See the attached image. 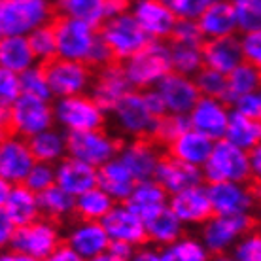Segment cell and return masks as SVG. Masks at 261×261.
Wrapping results in <instances>:
<instances>
[{"instance_id":"6da1fadb","label":"cell","mask_w":261,"mask_h":261,"mask_svg":"<svg viewBox=\"0 0 261 261\" xmlns=\"http://www.w3.org/2000/svg\"><path fill=\"white\" fill-rule=\"evenodd\" d=\"M2 130L23 138H33L55 125V110L51 100L31 95H21L10 108L0 110Z\"/></svg>"},{"instance_id":"7a4b0ae2","label":"cell","mask_w":261,"mask_h":261,"mask_svg":"<svg viewBox=\"0 0 261 261\" xmlns=\"http://www.w3.org/2000/svg\"><path fill=\"white\" fill-rule=\"evenodd\" d=\"M112 114L114 129L121 138H153L161 116H157L151 108L146 91H133L119 102Z\"/></svg>"},{"instance_id":"3957f363","label":"cell","mask_w":261,"mask_h":261,"mask_svg":"<svg viewBox=\"0 0 261 261\" xmlns=\"http://www.w3.org/2000/svg\"><path fill=\"white\" fill-rule=\"evenodd\" d=\"M57 13L53 0H0V34L29 36L51 23Z\"/></svg>"},{"instance_id":"277c9868","label":"cell","mask_w":261,"mask_h":261,"mask_svg":"<svg viewBox=\"0 0 261 261\" xmlns=\"http://www.w3.org/2000/svg\"><path fill=\"white\" fill-rule=\"evenodd\" d=\"M123 68L133 89H153L167 74L172 72L170 44L163 40H151L144 49L125 61Z\"/></svg>"},{"instance_id":"5b68a950","label":"cell","mask_w":261,"mask_h":261,"mask_svg":"<svg viewBox=\"0 0 261 261\" xmlns=\"http://www.w3.org/2000/svg\"><path fill=\"white\" fill-rule=\"evenodd\" d=\"M51 25L57 38V57L89 65L93 53L100 42L97 27L61 15V13H55Z\"/></svg>"},{"instance_id":"8992f818","label":"cell","mask_w":261,"mask_h":261,"mask_svg":"<svg viewBox=\"0 0 261 261\" xmlns=\"http://www.w3.org/2000/svg\"><path fill=\"white\" fill-rule=\"evenodd\" d=\"M98 34L108 46L114 61L118 63H125L151 42V38L130 12L108 17L98 27Z\"/></svg>"},{"instance_id":"52a82bcc","label":"cell","mask_w":261,"mask_h":261,"mask_svg":"<svg viewBox=\"0 0 261 261\" xmlns=\"http://www.w3.org/2000/svg\"><path fill=\"white\" fill-rule=\"evenodd\" d=\"M53 110H55L57 127H61L68 135L93 129H105L106 114H108L89 93L57 98L53 102Z\"/></svg>"},{"instance_id":"ba28073f","label":"cell","mask_w":261,"mask_h":261,"mask_svg":"<svg viewBox=\"0 0 261 261\" xmlns=\"http://www.w3.org/2000/svg\"><path fill=\"white\" fill-rule=\"evenodd\" d=\"M204 180L208 184L216 182H250V151L242 150L229 140H216L214 150L208 161L202 167Z\"/></svg>"},{"instance_id":"9c48e42d","label":"cell","mask_w":261,"mask_h":261,"mask_svg":"<svg viewBox=\"0 0 261 261\" xmlns=\"http://www.w3.org/2000/svg\"><path fill=\"white\" fill-rule=\"evenodd\" d=\"M63 242H65V235L61 233L59 223L40 216L38 220L15 229L10 248L42 261L47 255H51Z\"/></svg>"},{"instance_id":"30bf717a","label":"cell","mask_w":261,"mask_h":261,"mask_svg":"<svg viewBox=\"0 0 261 261\" xmlns=\"http://www.w3.org/2000/svg\"><path fill=\"white\" fill-rule=\"evenodd\" d=\"M257 227V220L254 214L239 216H220L214 214L208 222L201 227V241L210 250V254H227L235 248L248 231Z\"/></svg>"},{"instance_id":"8fae6325","label":"cell","mask_w":261,"mask_h":261,"mask_svg":"<svg viewBox=\"0 0 261 261\" xmlns=\"http://www.w3.org/2000/svg\"><path fill=\"white\" fill-rule=\"evenodd\" d=\"M121 137H116L106 129H93L68 135V155L100 169L108 161L116 159L121 151Z\"/></svg>"},{"instance_id":"7c38bea8","label":"cell","mask_w":261,"mask_h":261,"mask_svg":"<svg viewBox=\"0 0 261 261\" xmlns=\"http://www.w3.org/2000/svg\"><path fill=\"white\" fill-rule=\"evenodd\" d=\"M42 65L46 68L49 87H51V93L55 98L85 95L91 89L95 72L85 63L55 57V59L42 63Z\"/></svg>"},{"instance_id":"4fadbf2b","label":"cell","mask_w":261,"mask_h":261,"mask_svg":"<svg viewBox=\"0 0 261 261\" xmlns=\"http://www.w3.org/2000/svg\"><path fill=\"white\" fill-rule=\"evenodd\" d=\"M36 163L29 140L12 133L2 135L0 144V178L8 184H23Z\"/></svg>"},{"instance_id":"5bb4252c","label":"cell","mask_w":261,"mask_h":261,"mask_svg":"<svg viewBox=\"0 0 261 261\" xmlns=\"http://www.w3.org/2000/svg\"><path fill=\"white\" fill-rule=\"evenodd\" d=\"M206 188L214 214H254V210L257 208L254 186H250L248 182H216L208 184Z\"/></svg>"},{"instance_id":"9a60e30c","label":"cell","mask_w":261,"mask_h":261,"mask_svg":"<svg viewBox=\"0 0 261 261\" xmlns=\"http://www.w3.org/2000/svg\"><path fill=\"white\" fill-rule=\"evenodd\" d=\"M130 91L133 85L125 74L123 63H110L95 72L89 95L110 114Z\"/></svg>"},{"instance_id":"2e32d148","label":"cell","mask_w":261,"mask_h":261,"mask_svg":"<svg viewBox=\"0 0 261 261\" xmlns=\"http://www.w3.org/2000/svg\"><path fill=\"white\" fill-rule=\"evenodd\" d=\"M130 13L137 17L151 40H170L178 25V15L165 0H135Z\"/></svg>"},{"instance_id":"e0dca14e","label":"cell","mask_w":261,"mask_h":261,"mask_svg":"<svg viewBox=\"0 0 261 261\" xmlns=\"http://www.w3.org/2000/svg\"><path fill=\"white\" fill-rule=\"evenodd\" d=\"M231 114L233 110L227 100L216 97H201L193 106V110L188 114V118H190L191 129L206 135L212 140H222L227 133Z\"/></svg>"},{"instance_id":"ac0fdd59","label":"cell","mask_w":261,"mask_h":261,"mask_svg":"<svg viewBox=\"0 0 261 261\" xmlns=\"http://www.w3.org/2000/svg\"><path fill=\"white\" fill-rule=\"evenodd\" d=\"M119 159L123 161L138 182L151 180L165 157V148L153 138H133L121 146Z\"/></svg>"},{"instance_id":"d6986e66","label":"cell","mask_w":261,"mask_h":261,"mask_svg":"<svg viewBox=\"0 0 261 261\" xmlns=\"http://www.w3.org/2000/svg\"><path fill=\"white\" fill-rule=\"evenodd\" d=\"M65 244L70 246L82 259L89 261L110 250L112 239L102 222L76 220L65 233Z\"/></svg>"},{"instance_id":"ffe728a7","label":"cell","mask_w":261,"mask_h":261,"mask_svg":"<svg viewBox=\"0 0 261 261\" xmlns=\"http://www.w3.org/2000/svg\"><path fill=\"white\" fill-rule=\"evenodd\" d=\"M153 89L161 95L169 114L188 116L197 105V100L201 98V91L195 84V78L174 70L167 74Z\"/></svg>"},{"instance_id":"44dd1931","label":"cell","mask_w":261,"mask_h":261,"mask_svg":"<svg viewBox=\"0 0 261 261\" xmlns=\"http://www.w3.org/2000/svg\"><path fill=\"white\" fill-rule=\"evenodd\" d=\"M0 204L2 214L8 216L17 227L34 222L42 216L38 193H34L25 184H0Z\"/></svg>"},{"instance_id":"7402d4cb","label":"cell","mask_w":261,"mask_h":261,"mask_svg":"<svg viewBox=\"0 0 261 261\" xmlns=\"http://www.w3.org/2000/svg\"><path fill=\"white\" fill-rule=\"evenodd\" d=\"M102 223H105L112 242H125L135 248L148 244L146 222L135 210H130L125 202H118L110 210V214L102 220Z\"/></svg>"},{"instance_id":"603a6c76","label":"cell","mask_w":261,"mask_h":261,"mask_svg":"<svg viewBox=\"0 0 261 261\" xmlns=\"http://www.w3.org/2000/svg\"><path fill=\"white\" fill-rule=\"evenodd\" d=\"M169 206L182 220L184 225L202 227L214 216L208 188H204L202 184L201 186H193L190 190L180 191L176 195H170Z\"/></svg>"},{"instance_id":"cb8c5ba5","label":"cell","mask_w":261,"mask_h":261,"mask_svg":"<svg viewBox=\"0 0 261 261\" xmlns=\"http://www.w3.org/2000/svg\"><path fill=\"white\" fill-rule=\"evenodd\" d=\"M153 180L161 184L169 195H176V193L190 190L193 186H201L202 180H204V174H202L201 167L184 163V161L169 155L165 151V157L157 167Z\"/></svg>"},{"instance_id":"d4e9b609","label":"cell","mask_w":261,"mask_h":261,"mask_svg":"<svg viewBox=\"0 0 261 261\" xmlns=\"http://www.w3.org/2000/svg\"><path fill=\"white\" fill-rule=\"evenodd\" d=\"M55 172H57V186L74 197H80L82 193L98 186L97 167L72 155H66L63 161L55 165Z\"/></svg>"},{"instance_id":"484cf974","label":"cell","mask_w":261,"mask_h":261,"mask_svg":"<svg viewBox=\"0 0 261 261\" xmlns=\"http://www.w3.org/2000/svg\"><path fill=\"white\" fill-rule=\"evenodd\" d=\"M216 140H212L210 137L202 135L195 129L184 130L180 137H176L170 144H167L165 151L169 155L176 157L184 163L195 165V167H204V163L208 161L210 153L214 150Z\"/></svg>"},{"instance_id":"4316f807","label":"cell","mask_w":261,"mask_h":261,"mask_svg":"<svg viewBox=\"0 0 261 261\" xmlns=\"http://www.w3.org/2000/svg\"><path fill=\"white\" fill-rule=\"evenodd\" d=\"M202 55H204V66L227 76L229 72H233L244 61L241 36L233 34V36L206 40L202 46Z\"/></svg>"},{"instance_id":"83f0119b","label":"cell","mask_w":261,"mask_h":261,"mask_svg":"<svg viewBox=\"0 0 261 261\" xmlns=\"http://www.w3.org/2000/svg\"><path fill=\"white\" fill-rule=\"evenodd\" d=\"M199 27L206 40L233 36L239 31V21L231 0H216L199 17Z\"/></svg>"},{"instance_id":"f1b7e54d","label":"cell","mask_w":261,"mask_h":261,"mask_svg":"<svg viewBox=\"0 0 261 261\" xmlns=\"http://www.w3.org/2000/svg\"><path fill=\"white\" fill-rule=\"evenodd\" d=\"M170 195L163 190V186L157 180H142L137 184V188L133 190L130 197L125 201V204L130 210H135L144 222L150 220L151 216L161 212L163 208L169 206Z\"/></svg>"},{"instance_id":"f546056e","label":"cell","mask_w":261,"mask_h":261,"mask_svg":"<svg viewBox=\"0 0 261 261\" xmlns=\"http://www.w3.org/2000/svg\"><path fill=\"white\" fill-rule=\"evenodd\" d=\"M138 180L133 176L129 167L119 159H112L98 169V186L110 193L116 202H125L137 188Z\"/></svg>"},{"instance_id":"4dcf8cb0","label":"cell","mask_w":261,"mask_h":261,"mask_svg":"<svg viewBox=\"0 0 261 261\" xmlns=\"http://www.w3.org/2000/svg\"><path fill=\"white\" fill-rule=\"evenodd\" d=\"M29 144L36 161L42 163L57 165L68 155V133L55 125L38 133L36 137L29 138Z\"/></svg>"},{"instance_id":"1f68e13d","label":"cell","mask_w":261,"mask_h":261,"mask_svg":"<svg viewBox=\"0 0 261 261\" xmlns=\"http://www.w3.org/2000/svg\"><path fill=\"white\" fill-rule=\"evenodd\" d=\"M38 63L29 36H2L0 40V65L4 70L21 72L29 70Z\"/></svg>"},{"instance_id":"d6a6232c","label":"cell","mask_w":261,"mask_h":261,"mask_svg":"<svg viewBox=\"0 0 261 261\" xmlns=\"http://www.w3.org/2000/svg\"><path fill=\"white\" fill-rule=\"evenodd\" d=\"M184 229H186V225L170 210V206L157 212L155 216H151L150 220H146L148 242L153 246H167L170 242L178 241L180 237H184Z\"/></svg>"},{"instance_id":"836d02e7","label":"cell","mask_w":261,"mask_h":261,"mask_svg":"<svg viewBox=\"0 0 261 261\" xmlns=\"http://www.w3.org/2000/svg\"><path fill=\"white\" fill-rule=\"evenodd\" d=\"M261 91V70H257L254 65L242 61L233 72L227 74V91L225 100L233 106L239 98Z\"/></svg>"},{"instance_id":"e575fe53","label":"cell","mask_w":261,"mask_h":261,"mask_svg":"<svg viewBox=\"0 0 261 261\" xmlns=\"http://www.w3.org/2000/svg\"><path fill=\"white\" fill-rule=\"evenodd\" d=\"M225 140L242 150L252 151L255 146L261 144V119L250 118V116L233 110L227 133H225Z\"/></svg>"},{"instance_id":"d590c367","label":"cell","mask_w":261,"mask_h":261,"mask_svg":"<svg viewBox=\"0 0 261 261\" xmlns=\"http://www.w3.org/2000/svg\"><path fill=\"white\" fill-rule=\"evenodd\" d=\"M116 204L118 202L114 201V197L106 193L100 186H97V188L76 197V220L102 222Z\"/></svg>"},{"instance_id":"8d00e7d4","label":"cell","mask_w":261,"mask_h":261,"mask_svg":"<svg viewBox=\"0 0 261 261\" xmlns=\"http://www.w3.org/2000/svg\"><path fill=\"white\" fill-rule=\"evenodd\" d=\"M40 212L44 218H49L53 222H66L68 218L76 216V197L68 191L59 188L57 184L49 190L42 191L38 195Z\"/></svg>"},{"instance_id":"74e56055","label":"cell","mask_w":261,"mask_h":261,"mask_svg":"<svg viewBox=\"0 0 261 261\" xmlns=\"http://www.w3.org/2000/svg\"><path fill=\"white\" fill-rule=\"evenodd\" d=\"M57 13L85 21L93 27H100L108 19L105 0H55Z\"/></svg>"},{"instance_id":"f35d334b","label":"cell","mask_w":261,"mask_h":261,"mask_svg":"<svg viewBox=\"0 0 261 261\" xmlns=\"http://www.w3.org/2000/svg\"><path fill=\"white\" fill-rule=\"evenodd\" d=\"M161 261H210L212 254L204 246L201 237L184 235L178 241L159 248Z\"/></svg>"},{"instance_id":"ab89813d","label":"cell","mask_w":261,"mask_h":261,"mask_svg":"<svg viewBox=\"0 0 261 261\" xmlns=\"http://www.w3.org/2000/svg\"><path fill=\"white\" fill-rule=\"evenodd\" d=\"M170 44V59H172V70L186 74L195 78L197 74L204 68V55H202V46L195 44Z\"/></svg>"},{"instance_id":"60d3db41","label":"cell","mask_w":261,"mask_h":261,"mask_svg":"<svg viewBox=\"0 0 261 261\" xmlns=\"http://www.w3.org/2000/svg\"><path fill=\"white\" fill-rule=\"evenodd\" d=\"M19 78H21V87H23V95L46 98V100H51L53 98L49 80H47L46 68H44L42 63L31 66L29 70L21 72Z\"/></svg>"},{"instance_id":"b9f144b4","label":"cell","mask_w":261,"mask_h":261,"mask_svg":"<svg viewBox=\"0 0 261 261\" xmlns=\"http://www.w3.org/2000/svg\"><path fill=\"white\" fill-rule=\"evenodd\" d=\"M29 42H31V47L40 63H47L57 57V38H55L51 23L33 31L29 34Z\"/></svg>"},{"instance_id":"7bdbcfd3","label":"cell","mask_w":261,"mask_h":261,"mask_svg":"<svg viewBox=\"0 0 261 261\" xmlns=\"http://www.w3.org/2000/svg\"><path fill=\"white\" fill-rule=\"evenodd\" d=\"M195 84L201 91V97H216L225 100V91H227V76L222 72L204 66L195 76Z\"/></svg>"},{"instance_id":"ee69618b","label":"cell","mask_w":261,"mask_h":261,"mask_svg":"<svg viewBox=\"0 0 261 261\" xmlns=\"http://www.w3.org/2000/svg\"><path fill=\"white\" fill-rule=\"evenodd\" d=\"M239 21L241 33H252L261 29V0H231Z\"/></svg>"},{"instance_id":"f6af8a7d","label":"cell","mask_w":261,"mask_h":261,"mask_svg":"<svg viewBox=\"0 0 261 261\" xmlns=\"http://www.w3.org/2000/svg\"><path fill=\"white\" fill-rule=\"evenodd\" d=\"M190 125V118L188 116H180V114H165L163 118L159 119L157 125L155 137L153 140L159 142L163 148H167V144H170L176 137H180L184 130H188Z\"/></svg>"},{"instance_id":"bcb514c9","label":"cell","mask_w":261,"mask_h":261,"mask_svg":"<svg viewBox=\"0 0 261 261\" xmlns=\"http://www.w3.org/2000/svg\"><path fill=\"white\" fill-rule=\"evenodd\" d=\"M27 188H31L34 193H42V191L49 190L57 184V172H55V165L49 163H42V161H36L34 167L31 169L27 180L23 182Z\"/></svg>"},{"instance_id":"7dc6e473","label":"cell","mask_w":261,"mask_h":261,"mask_svg":"<svg viewBox=\"0 0 261 261\" xmlns=\"http://www.w3.org/2000/svg\"><path fill=\"white\" fill-rule=\"evenodd\" d=\"M237 261H261V227H254L231 250Z\"/></svg>"},{"instance_id":"c3c4849f","label":"cell","mask_w":261,"mask_h":261,"mask_svg":"<svg viewBox=\"0 0 261 261\" xmlns=\"http://www.w3.org/2000/svg\"><path fill=\"white\" fill-rule=\"evenodd\" d=\"M23 95L21 78L17 72L0 70V108H10V106Z\"/></svg>"},{"instance_id":"681fc988","label":"cell","mask_w":261,"mask_h":261,"mask_svg":"<svg viewBox=\"0 0 261 261\" xmlns=\"http://www.w3.org/2000/svg\"><path fill=\"white\" fill-rule=\"evenodd\" d=\"M169 42H176V44H195V46H202L206 38L202 34L201 27L197 21H188V19H180L178 21L176 29H174V34L170 36Z\"/></svg>"},{"instance_id":"f907efd6","label":"cell","mask_w":261,"mask_h":261,"mask_svg":"<svg viewBox=\"0 0 261 261\" xmlns=\"http://www.w3.org/2000/svg\"><path fill=\"white\" fill-rule=\"evenodd\" d=\"M212 2L216 0H172L170 6L178 15V19L199 21V17L208 10Z\"/></svg>"},{"instance_id":"816d5d0a","label":"cell","mask_w":261,"mask_h":261,"mask_svg":"<svg viewBox=\"0 0 261 261\" xmlns=\"http://www.w3.org/2000/svg\"><path fill=\"white\" fill-rule=\"evenodd\" d=\"M241 44L244 61L254 65L257 70H261V29L252 31V33H242Z\"/></svg>"},{"instance_id":"f5cc1de1","label":"cell","mask_w":261,"mask_h":261,"mask_svg":"<svg viewBox=\"0 0 261 261\" xmlns=\"http://www.w3.org/2000/svg\"><path fill=\"white\" fill-rule=\"evenodd\" d=\"M129 261H161V257H159V250H155L153 244L148 242L144 246H138L129 257Z\"/></svg>"},{"instance_id":"db71d44e","label":"cell","mask_w":261,"mask_h":261,"mask_svg":"<svg viewBox=\"0 0 261 261\" xmlns=\"http://www.w3.org/2000/svg\"><path fill=\"white\" fill-rule=\"evenodd\" d=\"M42 261H85V259H82L70 246H66L65 242H63L51 255H47L46 259H42Z\"/></svg>"},{"instance_id":"11a10c76","label":"cell","mask_w":261,"mask_h":261,"mask_svg":"<svg viewBox=\"0 0 261 261\" xmlns=\"http://www.w3.org/2000/svg\"><path fill=\"white\" fill-rule=\"evenodd\" d=\"M15 229H17V225L8 216H0V242H2V246H10V242L15 235Z\"/></svg>"},{"instance_id":"9f6ffc18","label":"cell","mask_w":261,"mask_h":261,"mask_svg":"<svg viewBox=\"0 0 261 261\" xmlns=\"http://www.w3.org/2000/svg\"><path fill=\"white\" fill-rule=\"evenodd\" d=\"M250 167H252V178L261 180V144L250 151Z\"/></svg>"},{"instance_id":"6f0895ef","label":"cell","mask_w":261,"mask_h":261,"mask_svg":"<svg viewBox=\"0 0 261 261\" xmlns=\"http://www.w3.org/2000/svg\"><path fill=\"white\" fill-rule=\"evenodd\" d=\"M0 261H38V259H36V257H33V255L21 254V252H15V250L10 248L8 252H4V254H2Z\"/></svg>"},{"instance_id":"680465c9","label":"cell","mask_w":261,"mask_h":261,"mask_svg":"<svg viewBox=\"0 0 261 261\" xmlns=\"http://www.w3.org/2000/svg\"><path fill=\"white\" fill-rule=\"evenodd\" d=\"M89 261H127V259H123V257H119V255H116V254H112L110 250H108V252L97 255V257H93V259H89Z\"/></svg>"},{"instance_id":"91938a15","label":"cell","mask_w":261,"mask_h":261,"mask_svg":"<svg viewBox=\"0 0 261 261\" xmlns=\"http://www.w3.org/2000/svg\"><path fill=\"white\" fill-rule=\"evenodd\" d=\"M210 261H237V257L231 252H227V254H216L212 255V259Z\"/></svg>"},{"instance_id":"94428289","label":"cell","mask_w":261,"mask_h":261,"mask_svg":"<svg viewBox=\"0 0 261 261\" xmlns=\"http://www.w3.org/2000/svg\"><path fill=\"white\" fill-rule=\"evenodd\" d=\"M254 191H255V199H257V206L261 208V180H255Z\"/></svg>"},{"instance_id":"6125c7cd","label":"cell","mask_w":261,"mask_h":261,"mask_svg":"<svg viewBox=\"0 0 261 261\" xmlns=\"http://www.w3.org/2000/svg\"><path fill=\"white\" fill-rule=\"evenodd\" d=\"M165 2H169V4H170V2H172V0H165Z\"/></svg>"}]
</instances>
